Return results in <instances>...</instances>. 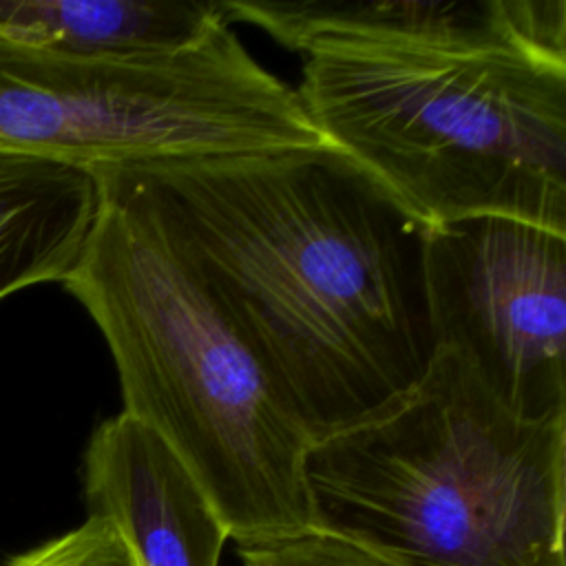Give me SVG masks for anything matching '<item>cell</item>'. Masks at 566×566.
<instances>
[{"instance_id":"obj_4","label":"cell","mask_w":566,"mask_h":566,"mask_svg":"<svg viewBox=\"0 0 566 566\" xmlns=\"http://www.w3.org/2000/svg\"><path fill=\"white\" fill-rule=\"evenodd\" d=\"M321 528L400 566H566V420L533 422L433 352L382 413L316 440Z\"/></svg>"},{"instance_id":"obj_9","label":"cell","mask_w":566,"mask_h":566,"mask_svg":"<svg viewBox=\"0 0 566 566\" xmlns=\"http://www.w3.org/2000/svg\"><path fill=\"white\" fill-rule=\"evenodd\" d=\"M97 210L91 170L53 157L0 148V301L64 281Z\"/></svg>"},{"instance_id":"obj_12","label":"cell","mask_w":566,"mask_h":566,"mask_svg":"<svg viewBox=\"0 0 566 566\" xmlns=\"http://www.w3.org/2000/svg\"><path fill=\"white\" fill-rule=\"evenodd\" d=\"M2 566H139V562L108 520L88 515L80 526L11 557Z\"/></svg>"},{"instance_id":"obj_10","label":"cell","mask_w":566,"mask_h":566,"mask_svg":"<svg viewBox=\"0 0 566 566\" xmlns=\"http://www.w3.org/2000/svg\"><path fill=\"white\" fill-rule=\"evenodd\" d=\"M221 24V0H0L2 33L77 57L179 51Z\"/></svg>"},{"instance_id":"obj_5","label":"cell","mask_w":566,"mask_h":566,"mask_svg":"<svg viewBox=\"0 0 566 566\" xmlns=\"http://www.w3.org/2000/svg\"><path fill=\"white\" fill-rule=\"evenodd\" d=\"M230 69L210 42L77 57L0 31V148L82 168L221 153L234 130Z\"/></svg>"},{"instance_id":"obj_6","label":"cell","mask_w":566,"mask_h":566,"mask_svg":"<svg viewBox=\"0 0 566 566\" xmlns=\"http://www.w3.org/2000/svg\"><path fill=\"white\" fill-rule=\"evenodd\" d=\"M424 292L436 352L511 413L566 420V234L506 217L427 228Z\"/></svg>"},{"instance_id":"obj_11","label":"cell","mask_w":566,"mask_h":566,"mask_svg":"<svg viewBox=\"0 0 566 566\" xmlns=\"http://www.w3.org/2000/svg\"><path fill=\"white\" fill-rule=\"evenodd\" d=\"M243 566H400L387 555L327 528L237 546Z\"/></svg>"},{"instance_id":"obj_7","label":"cell","mask_w":566,"mask_h":566,"mask_svg":"<svg viewBox=\"0 0 566 566\" xmlns=\"http://www.w3.org/2000/svg\"><path fill=\"white\" fill-rule=\"evenodd\" d=\"M228 22H250L290 51L321 35L376 42L509 46L566 62L564 0H221Z\"/></svg>"},{"instance_id":"obj_8","label":"cell","mask_w":566,"mask_h":566,"mask_svg":"<svg viewBox=\"0 0 566 566\" xmlns=\"http://www.w3.org/2000/svg\"><path fill=\"white\" fill-rule=\"evenodd\" d=\"M88 515L108 520L139 566H219L230 539L175 451L128 413L106 418L82 462Z\"/></svg>"},{"instance_id":"obj_1","label":"cell","mask_w":566,"mask_h":566,"mask_svg":"<svg viewBox=\"0 0 566 566\" xmlns=\"http://www.w3.org/2000/svg\"><path fill=\"white\" fill-rule=\"evenodd\" d=\"M93 168L190 259L314 442L371 420L424 376L436 352L427 226L343 150Z\"/></svg>"},{"instance_id":"obj_2","label":"cell","mask_w":566,"mask_h":566,"mask_svg":"<svg viewBox=\"0 0 566 566\" xmlns=\"http://www.w3.org/2000/svg\"><path fill=\"white\" fill-rule=\"evenodd\" d=\"M88 170L97 210L62 285L111 349L122 411L175 451L237 546L318 528L301 418L150 210Z\"/></svg>"},{"instance_id":"obj_3","label":"cell","mask_w":566,"mask_h":566,"mask_svg":"<svg viewBox=\"0 0 566 566\" xmlns=\"http://www.w3.org/2000/svg\"><path fill=\"white\" fill-rule=\"evenodd\" d=\"M298 51L310 122L420 223L506 217L566 234V62L338 35Z\"/></svg>"}]
</instances>
